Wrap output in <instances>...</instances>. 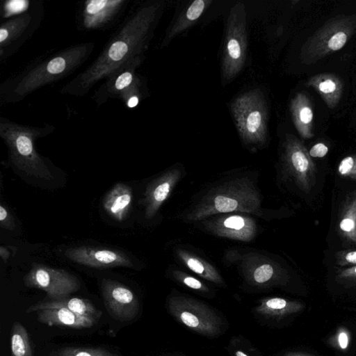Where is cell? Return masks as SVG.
Returning a JSON list of instances; mask_svg holds the SVG:
<instances>
[{"label": "cell", "mask_w": 356, "mask_h": 356, "mask_svg": "<svg viewBox=\"0 0 356 356\" xmlns=\"http://www.w3.org/2000/svg\"><path fill=\"white\" fill-rule=\"evenodd\" d=\"M236 128L244 141L263 143L267 136V104L263 93L251 90L238 96L232 104Z\"/></svg>", "instance_id": "4"}, {"label": "cell", "mask_w": 356, "mask_h": 356, "mask_svg": "<svg viewBox=\"0 0 356 356\" xmlns=\"http://www.w3.org/2000/svg\"><path fill=\"white\" fill-rule=\"evenodd\" d=\"M126 0H90L85 2L82 24L85 29H97L111 22L125 6Z\"/></svg>", "instance_id": "11"}, {"label": "cell", "mask_w": 356, "mask_h": 356, "mask_svg": "<svg viewBox=\"0 0 356 356\" xmlns=\"http://www.w3.org/2000/svg\"><path fill=\"white\" fill-rule=\"evenodd\" d=\"M29 7L28 1H9L3 6L4 16L6 17L16 13L24 12Z\"/></svg>", "instance_id": "27"}, {"label": "cell", "mask_w": 356, "mask_h": 356, "mask_svg": "<svg viewBox=\"0 0 356 356\" xmlns=\"http://www.w3.org/2000/svg\"><path fill=\"white\" fill-rule=\"evenodd\" d=\"M92 43L76 44L40 63L11 82L6 100L18 101L35 90L66 76L90 56Z\"/></svg>", "instance_id": "2"}, {"label": "cell", "mask_w": 356, "mask_h": 356, "mask_svg": "<svg viewBox=\"0 0 356 356\" xmlns=\"http://www.w3.org/2000/svg\"><path fill=\"white\" fill-rule=\"evenodd\" d=\"M319 89L325 93L332 92L335 89V84L331 80L327 79L320 83Z\"/></svg>", "instance_id": "36"}, {"label": "cell", "mask_w": 356, "mask_h": 356, "mask_svg": "<svg viewBox=\"0 0 356 356\" xmlns=\"http://www.w3.org/2000/svg\"><path fill=\"white\" fill-rule=\"evenodd\" d=\"M300 119L303 123H309L312 119V110L308 107L302 108L300 111Z\"/></svg>", "instance_id": "35"}, {"label": "cell", "mask_w": 356, "mask_h": 356, "mask_svg": "<svg viewBox=\"0 0 356 356\" xmlns=\"http://www.w3.org/2000/svg\"><path fill=\"white\" fill-rule=\"evenodd\" d=\"M131 187L123 183H117L104 196L102 205L104 211L118 222L128 216L132 204Z\"/></svg>", "instance_id": "14"}, {"label": "cell", "mask_w": 356, "mask_h": 356, "mask_svg": "<svg viewBox=\"0 0 356 356\" xmlns=\"http://www.w3.org/2000/svg\"><path fill=\"white\" fill-rule=\"evenodd\" d=\"M64 254L71 261L92 268L133 267L131 259L124 252L100 247L83 245L70 248Z\"/></svg>", "instance_id": "10"}, {"label": "cell", "mask_w": 356, "mask_h": 356, "mask_svg": "<svg viewBox=\"0 0 356 356\" xmlns=\"http://www.w3.org/2000/svg\"><path fill=\"white\" fill-rule=\"evenodd\" d=\"M53 127H33L1 118L0 136L6 145L12 163L20 170L38 179L51 180L54 177L35 148V141L49 134Z\"/></svg>", "instance_id": "3"}, {"label": "cell", "mask_w": 356, "mask_h": 356, "mask_svg": "<svg viewBox=\"0 0 356 356\" xmlns=\"http://www.w3.org/2000/svg\"><path fill=\"white\" fill-rule=\"evenodd\" d=\"M160 6H143L127 17L99 56L62 88L72 95H84L98 81L107 79L144 51Z\"/></svg>", "instance_id": "1"}, {"label": "cell", "mask_w": 356, "mask_h": 356, "mask_svg": "<svg viewBox=\"0 0 356 356\" xmlns=\"http://www.w3.org/2000/svg\"><path fill=\"white\" fill-rule=\"evenodd\" d=\"M33 13H24L3 23L0 28V56L3 58L11 44H16L33 28Z\"/></svg>", "instance_id": "13"}, {"label": "cell", "mask_w": 356, "mask_h": 356, "mask_svg": "<svg viewBox=\"0 0 356 356\" xmlns=\"http://www.w3.org/2000/svg\"><path fill=\"white\" fill-rule=\"evenodd\" d=\"M188 268L197 274L202 275L204 272V267L202 264L195 258H188L186 261Z\"/></svg>", "instance_id": "33"}, {"label": "cell", "mask_w": 356, "mask_h": 356, "mask_svg": "<svg viewBox=\"0 0 356 356\" xmlns=\"http://www.w3.org/2000/svg\"><path fill=\"white\" fill-rule=\"evenodd\" d=\"M37 320L49 326H61L72 329L88 328L97 320L76 314L65 308H50L37 311Z\"/></svg>", "instance_id": "12"}, {"label": "cell", "mask_w": 356, "mask_h": 356, "mask_svg": "<svg viewBox=\"0 0 356 356\" xmlns=\"http://www.w3.org/2000/svg\"><path fill=\"white\" fill-rule=\"evenodd\" d=\"M209 2L204 0H195L188 8L183 17H181L173 26L168 36L165 38L170 40L175 35L181 32L195 22L204 10L207 4Z\"/></svg>", "instance_id": "20"}, {"label": "cell", "mask_w": 356, "mask_h": 356, "mask_svg": "<svg viewBox=\"0 0 356 356\" xmlns=\"http://www.w3.org/2000/svg\"><path fill=\"white\" fill-rule=\"evenodd\" d=\"M292 174L299 187L309 193L316 183V172L312 161L300 149H293L289 156Z\"/></svg>", "instance_id": "16"}, {"label": "cell", "mask_w": 356, "mask_h": 356, "mask_svg": "<svg viewBox=\"0 0 356 356\" xmlns=\"http://www.w3.org/2000/svg\"><path fill=\"white\" fill-rule=\"evenodd\" d=\"M237 204L236 200L225 196H217L214 200L215 209L222 213L234 211Z\"/></svg>", "instance_id": "26"}, {"label": "cell", "mask_w": 356, "mask_h": 356, "mask_svg": "<svg viewBox=\"0 0 356 356\" xmlns=\"http://www.w3.org/2000/svg\"><path fill=\"white\" fill-rule=\"evenodd\" d=\"M284 356H312L306 353L299 352H289Z\"/></svg>", "instance_id": "38"}, {"label": "cell", "mask_w": 356, "mask_h": 356, "mask_svg": "<svg viewBox=\"0 0 356 356\" xmlns=\"http://www.w3.org/2000/svg\"><path fill=\"white\" fill-rule=\"evenodd\" d=\"M50 308H65L71 312L95 320H98L101 316V311L88 299L79 298L49 299L38 302L30 306L26 313L36 312L37 311Z\"/></svg>", "instance_id": "15"}, {"label": "cell", "mask_w": 356, "mask_h": 356, "mask_svg": "<svg viewBox=\"0 0 356 356\" xmlns=\"http://www.w3.org/2000/svg\"><path fill=\"white\" fill-rule=\"evenodd\" d=\"M336 263L340 266L356 265V249H348L337 252L335 254Z\"/></svg>", "instance_id": "24"}, {"label": "cell", "mask_w": 356, "mask_h": 356, "mask_svg": "<svg viewBox=\"0 0 356 356\" xmlns=\"http://www.w3.org/2000/svg\"><path fill=\"white\" fill-rule=\"evenodd\" d=\"M12 356H33L29 333L18 321L13 323L10 334Z\"/></svg>", "instance_id": "19"}, {"label": "cell", "mask_w": 356, "mask_h": 356, "mask_svg": "<svg viewBox=\"0 0 356 356\" xmlns=\"http://www.w3.org/2000/svg\"><path fill=\"white\" fill-rule=\"evenodd\" d=\"M244 225V219L238 216H230L224 221V226L228 229L238 230L242 229Z\"/></svg>", "instance_id": "30"}, {"label": "cell", "mask_w": 356, "mask_h": 356, "mask_svg": "<svg viewBox=\"0 0 356 356\" xmlns=\"http://www.w3.org/2000/svg\"><path fill=\"white\" fill-rule=\"evenodd\" d=\"M0 225L1 228L10 231L13 230L15 227L13 215L3 204L0 206Z\"/></svg>", "instance_id": "29"}, {"label": "cell", "mask_w": 356, "mask_h": 356, "mask_svg": "<svg viewBox=\"0 0 356 356\" xmlns=\"http://www.w3.org/2000/svg\"><path fill=\"white\" fill-rule=\"evenodd\" d=\"M235 356H248L245 353H244L243 351L238 350L235 353Z\"/></svg>", "instance_id": "39"}, {"label": "cell", "mask_w": 356, "mask_h": 356, "mask_svg": "<svg viewBox=\"0 0 356 356\" xmlns=\"http://www.w3.org/2000/svg\"><path fill=\"white\" fill-rule=\"evenodd\" d=\"M245 12L243 3L232 9L227 24L222 54V74L225 81H230L242 70L247 53Z\"/></svg>", "instance_id": "5"}, {"label": "cell", "mask_w": 356, "mask_h": 356, "mask_svg": "<svg viewBox=\"0 0 356 356\" xmlns=\"http://www.w3.org/2000/svg\"><path fill=\"white\" fill-rule=\"evenodd\" d=\"M141 61L140 57L131 61L106 79L99 89L97 100L119 97L129 108L136 106L139 102V79L134 74L135 69Z\"/></svg>", "instance_id": "8"}, {"label": "cell", "mask_w": 356, "mask_h": 356, "mask_svg": "<svg viewBox=\"0 0 356 356\" xmlns=\"http://www.w3.org/2000/svg\"><path fill=\"white\" fill-rule=\"evenodd\" d=\"M304 307V305L298 301L272 298L263 301L256 310L259 314L266 316L282 317L299 312Z\"/></svg>", "instance_id": "18"}, {"label": "cell", "mask_w": 356, "mask_h": 356, "mask_svg": "<svg viewBox=\"0 0 356 356\" xmlns=\"http://www.w3.org/2000/svg\"><path fill=\"white\" fill-rule=\"evenodd\" d=\"M24 283L27 287L45 291L49 299L66 298L81 287L79 280L68 271L35 263L24 277Z\"/></svg>", "instance_id": "7"}, {"label": "cell", "mask_w": 356, "mask_h": 356, "mask_svg": "<svg viewBox=\"0 0 356 356\" xmlns=\"http://www.w3.org/2000/svg\"><path fill=\"white\" fill-rule=\"evenodd\" d=\"M336 279L340 284L348 286H356V265L338 269Z\"/></svg>", "instance_id": "23"}, {"label": "cell", "mask_w": 356, "mask_h": 356, "mask_svg": "<svg viewBox=\"0 0 356 356\" xmlns=\"http://www.w3.org/2000/svg\"><path fill=\"white\" fill-rule=\"evenodd\" d=\"M104 303L109 314L120 321L135 318L139 309L138 300L127 286L110 279L102 282Z\"/></svg>", "instance_id": "9"}, {"label": "cell", "mask_w": 356, "mask_h": 356, "mask_svg": "<svg viewBox=\"0 0 356 356\" xmlns=\"http://www.w3.org/2000/svg\"><path fill=\"white\" fill-rule=\"evenodd\" d=\"M338 229L346 241L356 244V191L348 194L341 205Z\"/></svg>", "instance_id": "17"}, {"label": "cell", "mask_w": 356, "mask_h": 356, "mask_svg": "<svg viewBox=\"0 0 356 356\" xmlns=\"http://www.w3.org/2000/svg\"><path fill=\"white\" fill-rule=\"evenodd\" d=\"M328 148L323 143H318L314 145L309 151V154L312 157L321 158L326 155Z\"/></svg>", "instance_id": "32"}, {"label": "cell", "mask_w": 356, "mask_h": 356, "mask_svg": "<svg viewBox=\"0 0 356 356\" xmlns=\"http://www.w3.org/2000/svg\"><path fill=\"white\" fill-rule=\"evenodd\" d=\"M183 282L186 286L193 289H201L203 287L202 283L198 280L192 277H185Z\"/></svg>", "instance_id": "34"}, {"label": "cell", "mask_w": 356, "mask_h": 356, "mask_svg": "<svg viewBox=\"0 0 356 356\" xmlns=\"http://www.w3.org/2000/svg\"><path fill=\"white\" fill-rule=\"evenodd\" d=\"M0 257L3 261L6 263L10 257V252L8 248L4 246L0 247Z\"/></svg>", "instance_id": "37"}, {"label": "cell", "mask_w": 356, "mask_h": 356, "mask_svg": "<svg viewBox=\"0 0 356 356\" xmlns=\"http://www.w3.org/2000/svg\"><path fill=\"white\" fill-rule=\"evenodd\" d=\"M273 275V268L271 265L264 264L255 270L253 277L257 283H264L268 281Z\"/></svg>", "instance_id": "28"}, {"label": "cell", "mask_w": 356, "mask_h": 356, "mask_svg": "<svg viewBox=\"0 0 356 356\" xmlns=\"http://www.w3.org/2000/svg\"><path fill=\"white\" fill-rule=\"evenodd\" d=\"M334 346L341 350L348 349L350 341V334L346 327H340L333 337Z\"/></svg>", "instance_id": "25"}, {"label": "cell", "mask_w": 356, "mask_h": 356, "mask_svg": "<svg viewBox=\"0 0 356 356\" xmlns=\"http://www.w3.org/2000/svg\"><path fill=\"white\" fill-rule=\"evenodd\" d=\"M50 356H118L104 348L66 346L53 350Z\"/></svg>", "instance_id": "21"}, {"label": "cell", "mask_w": 356, "mask_h": 356, "mask_svg": "<svg viewBox=\"0 0 356 356\" xmlns=\"http://www.w3.org/2000/svg\"><path fill=\"white\" fill-rule=\"evenodd\" d=\"M337 171L341 177L356 179V157H345L339 163Z\"/></svg>", "instance_id": "22"}, {"label": "cell", "mask_w": 356, "mask_h": 356, "mask_svg": "<svg viewBox=\"0 0 356 356\" xmlns=\"http://www.w3.org/2000/svg\"><path fill=\"white\" fill-rule=\"evenodd\" d=\"M168 309L178 321L197 333L214 337L220 332V318L210 307L199 301L175 297L169 300Z\"/></svg>", "instance_id": "6"}, {"label": "cell", "mask_w": 356, "mask_h": 356, "mask_svg": "<svg viewBox=\"0 0 356 356\" xmlns=\"http://www.w3.org/2000/svg\"><path fill=\"white\" fill-rule=\"evenodd\" d=\"M346 41V35L343 32L334 35L328 42L329 47L332 50L341 49Z\"/></svg>", "instance_id": "31"}]
</instances>
